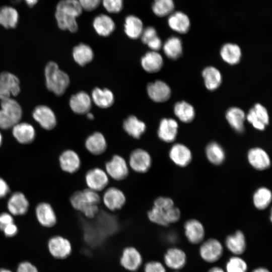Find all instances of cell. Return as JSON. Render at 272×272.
Segmentation results:
<instances>
[{
    "label": "cell",
    "instance_id": "obj_45",
    "mask_svg": "<svg viewBox=\"0 0 272 272\" xmlns=\"http://www.w3.org/2000/svg\"><path fill=\"white\" fill-rule=\"evenodd\" d=\"M101 4L109 14H118L124 7V0H101Z\"/></svg>",
    "mask_w": 272,
    "mask_h": 272
},
{
    "label": "cell",
    "instance_id": "obj_22",
    "mask_svg": "<svg viewBox=\"0 0 272 272\" xmlns=\"http://www.w3.org/2000/svg\"><path fill=\"white\" fill-rule=\"evenodd\" d=\"M12 128L14 138L20 144H31L35 138V128L29 123L19 122Z\"/></svg>",
    "mask_w": 272,
    "mask_h": 272
},
{
    "label": "cell",
    "instance_id": "obj_20",
    "mask_svg": "<svg viewBox=\"0 0 272 272\" xmlns=\"http://www.w3.org/2000/svg\"><path fill=\"white\" fill-rule=\"evenodd\" d=\"M147 90L149 97L156 102L166 101L170 97L171 93L169 86L160 80L149 83Z\"/></svg>",
    "mask_w": 272,
    "mask_h": 272
},
{
    "label": "cell",
    "instance_id": "obj_37",
    "mask_svg": "<svg viewBox=\"0 0 272 272\" xmlns=\"http://www.w3.org/2000/svg\"><path fill=\"white\" fill-rule=\"evenodd\" d=\"M206 88L211 91L217 89L220 85L222 81V77L220 72L213 66H209L205 68L202 73Z\"/></svg>",
    "mask_w": 272,
    "mask_h": 272
},
{
    "label": "cell",
    "instance_id": "obj_28",
    "mask_svg": "<svg viewBox=\"0 0 272 272\" xmlns=\"http://www.w3.org/2000/svg\"><path fill=\"white\" fill-rule=\"evenodd\" d=\"M227 249L232 253L238 255L243 253L246 248V239L244 234L240 230L228 235L225 240Z\"/></svg>",
    "mask_w": 272,
    "mask_h": 272
},
{
    "label": "cell",
    "instance_id": "obj_23",
    "mask_svg": "<svg viewBox=\"0 0 272 272\" xmlns=\"http://www.w3.org/2000/svg\"><path fill=\"white\" fill-rule=\"evenodd\" d=\"M185 235L192 244L200 243L205 237V228L202 223L196 219H190L184 225Z\"/></svg>",
    "mask_w": 272,
    "mask_h": 272
},
{
    "label": "cell",
    "instance_id": "obj_30",
    "mask_svg": "<svg viewBox=\"0 0 272 272\" xmlns=\"http://www.w3.org/2000/svg\"><path fill=\"white\" fill-rule=\"evenodd\" d=\"M168 24L171 29L181 34L187 32L190 25L188 17L180 11L173 12L169 15Z\"/></svg>",
    "mask_w": 272,
    "mask_h": 272
},
{
    "label": "cell",
    "instance_id": "obj_2",
    "mask_svg": "<svg viewBox=\"0 0 272 272\" xmlns=\"http://www.w3.org/2000/svg\"><path fill=\"white\" fill-rule=\"evenodd\" d=\"M101 198L98 192L86 188L75 192L71 196L72 207L87 219H93L99 213Z\"/></svg>",
    "mask_w": 272,
    "mask_h": 272
},
{
    "label": "cell",
    "instance_id": "obj_60",
    "mask_svg": "<svg viewBox=\"0 0 272 272\" xmlns=\"http://www.w3.org/2000/svg\"><path fill=\"white\" fill-rule=\"evenodd\" d=\"M3 143V135L0 132V147H1Z\"/></svg>",
    "mask_w": 272,
    "mask_h": 272
},
{
    "label": "cell",
    "instance_id": "obj_33",
    "mask_svg": "<svg viewBox=\"0 0 272 272\" xmlns=\"http://www.w3.org/2000/svg\"><path fill=\"white\" fill-rule=\"evenodd\" d=\"M226 118L232 128L238 133L244 130L245 113L238 107H231L226 112Z\"/></svg>",
    "mask_w": 272,
    "mask_h": 272
},
{
    "label": "cell",
    "instance_id": "obj_6",
    "mask_svg": "<svg viewBox=\"0 0 272 272\" xmlns=\"http://www.w3.org/2000/svg\"><path fill=\"white\" fill-rule=\"evenodd\" d=\"M105 171L112 179L120 181L125 179L129 174V166L124 158L114 155L105 165Z\"/></svg>",
    "mask_w": 272,
    "mask_h": 272
},
{
    "label": "cell",
    "instance_id": "obj_61",
    "mask_svg": "<svg viewBox=\"0 0 272 272\" xmlns=\"http://www.w3.org/2000/svg\"><path fill=\"white\" fill-rule=\"evenodd\" d=\"M174 272H178V271H174Z\"/></svg>",
    "mask_w": 272,
    "mask_h": 272
},
{
    "label": "cell",
    "instance_id": "obj_43",
    "mask_svg": "<svg viewBox=\"0 0 272 272\" xmlns=\"http://www.w3.org/2000/svg\"><path fill=\"white\" fill-rule=\"evenodd\" d=\"M174 7L173 0H154L151 6L154 14L159 17L170 15Z\"/></svg>",
    "mask_w": 272,
    "mask_h": 272
},
{
    "label": "cell",
    "instance_id": "obj_11",
    "mask_svg": "<svg viewBox=\"0 0 272 272\" xmlns=\"http://www.w3.org/2000/svg\"><path fill=\"white\" fill-rule=\"evenodd\" d=\"M102 199L106 208L112 212L121 209L126 200L124 192L118 188L113 186L105 190Z\"/></svg>",
    "mask_w": 272,
    "mask_h": 272
},
{
    "label": "cell",
    "instance_id": "obj_9",
    "mask_svg": "<svg viewBox=\"0 0 272 272\" xmlns=\"http://www.w3.org/2000/svg\"><path fill=\"white\" fill-rule=\"evenodd\" d=\"M109 177L105 170L95 167L86 172L85 181L88 188L98 192L104 189L108 185Z\"/></svg>",
    "mask_w": 272,
    "mask_h": 272
},
{
    "label": "cell",
    "instance_id": "obj_31",
    "mask_svg": "<svg viewBox=\"0 0 272 272\" xmlns=\"http://www.w3.org/2000/svg\"><path fill=\"white\" fill-rule=\"evenodd\" d=\"M124 131L134 139H139L146 130V125L134 115H130L123 123Z\"/></svg>",
    "mask_w": 272,
    "mask_h": 272
},
{
    "label": "cell",
    "instance_id": "obj_48",
    "mask_svg": "<svg viewBox=\"0 0 272 272\" xmlns=\"http://www.w3.org/2000/svg\"><path fill=\"white\" fill-rule=\"evenodd\" d=\"M83 11L92 12L101 4V0H77Z\"/></svg>",
    "mask_w": 272,
    "mask_h": 272
},
{
    "label": "cell",
    "instance_id": "obj_38",
    "mask_svg": "<svg viewBox=\"0 0 272 272\" xmlns=\"http://www.w3.org/2000/svg\"><path fill=\"white\" fill-rule=\"evenodd\" d=\"M220 54L223 59L230 64L239 62L241 56L240 47L236 44L227 43L221 48Z\"/></svg>",
    "mask_w": 272,
    "mask_h": 272
},
{
    "label": "cell",
    "instance_id": "obj_3",
    "mask_svg": "<svg viewBox=\"0 0 272 272\" xmlns=\"http://www.w3.org/2000/svg\"><path fill=\"white\" fill-rule=\"evenodd\" d=\"M47 88L57 96L64 94L70 84L68 75L59 69L56 63L49 62L44 70Z\"/></svg>",
    "mask_w": 272,
    "mask_h": 272
},
{
    "label": "cell",
    "instance_id": "obj_10",
    "mask_svg": "<svg viewBox=\"0 0 272 272\" xmlns=\"http://www.w3.org/2000/svg\"><path fill=\"white\" fill-rule=\"evenodd\" d=\"M20 92V81L15 75L6 72L0 74L1 100L16 96Z\"/></svg>",
    "mask_w": 272,
    "mask_h": 272
},
{
    "label": "cell",
    "instance_id": "obj_19",
    "mask_svg": "<svg viewBox=\"0 0 272 272\" xmlns=\"http://www.w3.org/2000/svg\"><path fill=\"white\" fill-rule=\"evenodd\" d=\"M35 214L38 222L45 227H52L56 223L55 213L48 202L39 203L35 208Z\"/></svg>",
    "mask_w": 272,
    "mask_h": 272
},
{
    "label": "cell",
    "instance_id": "obj_51",
    "mask_svg": "<svg viewBox=\"0 0 272 272\" xmlns=\"http://www.w3.org/2000/svg\"><path fill=\"white\" fill-rule=\"evenodd\" d=\"M17 272H38L37 268L28 261L22 262L19 264Z\"/></svg>",
    "mask_w": 272,
    "mask_h": 272
},
{
    "label": "cell",
    "instance_id": "obj_24",
    "mask_svg": "<svg viewBox=\"0 0 272 272\" xmlns=\"http://www.w3.org/2000/svg\"><path fill=\"white\" fill-rule=\"evenodd\" d=\"M92 25L95 32L100 36L107 37L115 30V23L107 14H99L94 17Z\"/></svg>",
    "mask_w": 272,
    "mask_h": 272
},
{
    "label": "cell",
    "instance_id": "obj_32",
    "mask_svg": "<svg viewBox=\"0 0 272 272\" xmlns=\"http://www.w3.org/2000/svg\"><path fill=\"white\" fill-rule=\"evenodd\" d=\"M141 65L145 71L153 73L159 71L163 64L162 56L157 51L147 52L141 59Z\"/></svg>",
    "mask_w": 272,
    "mask_h": 272
},
{
    "label": "cell",
    "instance_id": "obj_27",
    "mask_svg": "<svg viewBox=\"0 0 272 272\" xmlns=\"http://www.w3.org/2000/svg\"><path fill=\"white\" fill-rule=\"evenodd\" d=\"M69 104L74 112L79 114H87L91 108L92 99L86 92L81 91L70 98Z\"/></svg>",
    "mask_w": 272,
    "mask_h": 272
},
{
    "label": "cell",
    "instance_id": "obj_52",
    "mask_svg": "<svg viewBox=\"0 0 272 272\" xmlns=\"http://www.w3.org/2000/svg\"><path fill=\"white\" fill-rule=\"evenodd\" d=\"M7 237H13L18 233L17 226L14 223L10 224L6 226L2 230Z\"/></svg>",
    "mask_w": 272,
    "mask_h": 272
},
{
    "label": "cell",
    "instance_id": "obj_4",
    "mask_svg": "<svg viewBox=\"0 0 272 272\" xmlns=\"http://www.w3.org/2000/svg\"><path fill=\"white\" fill-rule=\"evenodd\" d=\"M0 109V128L7 129L12 128L19 122L22 110L19 103L9 98L1 100Z\"/></svg>",
    "mask_w": 272,
    "mask_h": 272
},
{
    "label": "cell",
    "instance_id": "obj_21",
    "mask_svg": "<svg viewBox=\"0 0 272 272\" xmlns=\"http://www.w3.org/2000/svg\"><path fill=\"white\" fill-rule=\"evenodd\" d=\"M247 159L251 166L258 170H265L270 165L268 154L261 148L255 147L250 149L247 153Z\"/></svg>",
    "mask_w": 272,
    "mask_h": 272
},
{
    "label": "cell",
    "instance_id": "obj_35",
    "mask_svg": "<svg viewBox=\"0 0 272 272\" xmlns=\"http://www.w3.org/2000/svg\"><path fill=\"white\" fill-rule=\"evenodd\" d=\"M19 18V13L14 8L4 6L0 9V24L5 28H15Z\"/></svg>",
    "mask_w": 272,
    "mask_h": 272
},
{
    "label": "cell",
    "instance_id": "obj_36",
    "mask_svg": "<svg viewBox=\"0 0 272 272\" xmlns=\"http://www.w3.org/2000/svg\"><path fill=\"white\" fill-rule=\"evenodd\" d=\"M74 60L79 65L84 66L91 62L94 57L93 50L89 45L80 43L73 50Z\"/></svg>",
    "mask_w": 272,
    "mask_h": 272
},
{
    "label": "cell",
    "instance_id": "obj_12",
    "mask_svg": "<svg viewBox=\"0 0 272 272\" xmlns=\"http://www.w3.org/2000/svg\"><path fill=\"white\" fill-rule=\"evenodd\" d=\"M162 261L166 268L178 270L185 265L186 255L184 251L180 248L170 247L164 252Z\"/></svg>",
    "mask_w": 272,
    "mask_h": 272
},
{
    "label": "cell",
    "instance_id": "obj_25",
    "mask_svg": "<svg viewBox=\"0 0 272 272\" xmlns=\"http://www.w3.org/2000/svg\"><path fill=\"white\" fill-rule=\"evenodd\" d=\"M178 125L172 118H163L159 124L157 134L159 138L165 143L173 142L176 139Z\"/></svg>",
    "mask_w": 272,
    "mask_h": 272
},
{
    "label": "cell",
    "instance_id": "obj_16",
    "mask_svg": "<svg viewBox=\"0 0 272 272\" xmlns=\"http://www.w3.org/2000/svg\"><path fill=\"white\" fill-rule=\"evenodd\" d=\"M29 207V201L25 195L20 191L13 193L7 202V208L13 216H22L26 214Z\"/></svg>",
    "mask_w": 272,
    "mask_h": 272
},
{
    "label": "cell",
    "instance_id": "obj_1",
    "mask_svg": "<svg viewBox=\"0 0 272 272\" xmlns=\"http://www.w3.org/2000/svg\"><path fill=\"white\" fill-rule=\"evenodd\" d=\"M83 11L77 0H60L57 3L55 18L58 27L62 30L75 33L78 30L77 18Z\"/></svg>",
    "mask_w": 272,
    "mask_h": 272
},
{
    "label": "cell",
    "instance_id": "obj_41",
    "mask_svg": "<svg viewBox=\"0 0 272 272\" xmlns=\"http://www.w3.org/2000/svg\"><path fill=\"white\" fill-rule=\"evenodd\" d=\"M174 112L175 115L185 123L191 122L195 116V111L192 106L183 101L175 104Z\"/></svg>",
    "mask_w": 272,
    "mask_h": 272
},
{
    "label": "cell",
    "instance_id": "obj_17",
    "mask_svg": "<svg viewBox=\"0 0 272 272\" xmlns=\"http://www.w3.org/2000/svg\"><path fill=\"white\" fill-rule=\"evenodd\" d=\"M248 121L259 130H263L269 123V117L265 108L257 103L251 108L246 116Z\"/></svg>",
    "mask_w": 272,
    "mask_h": 272
},
{
    "label": "cell",
    "instance_id": "obj_54",
    "mask_svg": "<svg viewBox=\"0 0 272 272\" xmlns=\"http://www.w3.org/2000/svg\"><path fill=\"white\" fill-rule=\"evenodd\" d=\"M10 192V187L4 179L0 177V199L5 197Z\"/></svg>",
    "mask_w": 272,
    "mask_h": 272
},
{
    "label": "cell",
    "instance_id": "obj_59",
    "mask_svg": "<svg viewBox=\"0 0 272 272\" xmlns=\"http://www.w3.org/2000/svg\"><path fill=\"white\" fill-rule=\"evenodd\" d=\"M0 272H12L10 270L5 269V268H1Z\"/></svg>",
    "mask_w": 272,
    "mask_h": 272
},
{
    "label": "cell",
    "instance_id": "obj_46",
    "mask_svg": "<svg viewBox=\"0 0 272 272\" xmlns=\"http://www.w3.org/2000/svg\"><path fill=\"white\" fill-rule=\"evenodd\" d=\"M143 272H167V269L162 261L151 260L142 265Z\"/></svg>",
    "mask_w": 272,
    "mask_h": 272
},
{
    "label": "cell",
    "instance_id": "obj_53",
    "mask_svg": "<svg viewBox=\"0 0 272 272\" xmlns=\"http://www.w3.org/2000/svg\"><path fill=\"white\" fill-rule=\"evenodd\" d=\"M147 45L152 51H157L161 48L162 41L161 39L157 36L148 42Z\"/></svg>",
    "mask_w": 272,
    "mask_h": 272
},
{
    "label": "cell",
    "instance_id": "obj_44",
    "mask_svg": "<svg viewBox=\"0 0 272 272\" xmlns=\"http://www.w3.org/2000/svg\"><path fill=\"white\" fill-rule=\"evenodd\" d=\"M227 272H246L247 264L241 257L235 256L231 257L226 264Z\"/></svg>",
    "mask_w": 272,
    "mask_h": 272
},
{
    "label": "cell",
    "instance_id": "obj_40",
    "mask_svg": "<svg viewBox=\"0 0 272 272\" xmlns=\"http://www.w3.org/2000/svg\"><path fill=\"white\" fill-rule=\"evenodd\" d=\"M163 50L168 58L172 59L178 58L182 53L181 41L177 37H170L165 42Z\"/></svg>",
    "mask_w": 272,
    "mask_h": 272
},
{
    "label": "cell",
    "instance_id": "obj_8",
    "mask_svg": "<svg viewBox=\"0 0 272 272\" xmlns=\"http://www.w3.org/2000/svg\"><path fill=\"white\" fill-rule=\"evenodd\" d=\"M152 158L146 150L138 148L133 150L129 157L128 166L134 172L145 173L152 165Z\"/></svg>",
    "mask_w": 272,
    "mask_h": 272
},
{
    "label": "cell",
    "instance_id": "obj_50",
    "mask_svg": "<svg viewBox=\"0 0 272 272\" xmlns=\"http://www.w3.org/2000/svg\"><path fill=\"white\" fill-rule=\"evenodd\" d=\"M14 223L13 215L10 213L4 212L0 214V230H3V228L7 225Z\"/></svg>",
    "mask_w": 272,
    "mask_h": 272
},
{
    "label": "cell",
    "instance_id": "obj_13",
    "mask_svg": "<svg viewBox=\"0 0 272 272\" xmlns=\"http://www.w3.org/2000/svg\"><path fill=\"white\" fill-rule=\"evenodd\" d=\"M223 253L222 243L217 239L210 238L203 242L199 248V254L203 260L214 262L219 260Z\"/></svg>",
    "mask_w": 272,
    "mask_h": 272
},
{
    "label": "cell",
    "instance_id": "obj_39",
    "mask_svg": "<svg viewBox=\"0 0 272 272\" xmlns=\"http://www.w3.org/2000/svg\"><path fill=\"white\" fill-rule=\"evenodd\" d=\"M206 155L208 160L214 165H220L225 159V152L218 143L213 142L209 143L206 148Z\"/></svg>",
    "mask_w": 272,
    "mask_h": 272
},
{
    "label": "cell",
    "instance_id": "obj_58",
    "mask_svg": "<svg viewBox=\"0 0 272 272\" xmlns=\"http://www.w3.org/2000/svg\"><path fill=\"white\" fill-rule=\"evenodd\" d=\"M87 115L88 118L90 119H93L94 118L93 114L89 112L87 113Z\"/></svg>",
    "mask_w": 272,
    "mask_h": 272
},
{
    "label": "cell",
    "instance_id": "obj_56",
    "mask_svg": "<svg viewBox=\"0 0 272 272\" xmlns=\"http://www.w3.org/2000/svg\"><path fill=\"white\" fill-rule=\"evenodd\" d=\"M208 272H225V271L221 267L215 266L210 269Z\"/></svg>",
    "mask_w": 272,
    "mask_h": 272
},
{
    "label": "cell",
    "instance_id": "obj_42",
    "mask_svg": "<svg viewBox=\"0 0 272 272\" xmlns=\"http://www.w3.org/2000/svg\"><path fill=\"white\" fill-rule=\"evenodd\" d=\"M252 199L256 209L259 210H264L268 207L271 201V192L266 187H259L254 193Z\"/></svg>",
    "mask_w": 272,
    "mask_h": 272
},
{
    "label": "cell",
    "instance_id": "obj_29",
    "mask_svg": "<svg viewBox=\"0 0 272 272\" xmlns=\"http://www.w3.org/2000/svg\"><path fill=\"white\" fill-rule=\"evenodd\" d=\"M144 30L142 20L134 15H128L124 19V31L128 37L137 39L141 37Z\"/></svg>",
    "mask_w": 272,
    "mask_h": 272
},
{
    "label": "cell",
    "instance_id": "obj_18",
    "mask_svg": "<svg viewBox=\"0 0 272 272\" xmlns=\"http://www.w3.org/2000/svg\"><path fill=\"white\" fill-rule=\"evenodd\" d=\"M171 160L176 165L184 167L191 161L192 153L185 145L177 143L173 145L169 152Z\"/></svg>",
    "mask_w": 272,
    "mask_h": 272
},
{
    "label": "cell",
    "instance_id": "obj_7",
    "mask_svg": "<svg viewBox=\"0 0 272 272\" xmlns=\"http://www.w3.org/2000/svg\"><path fill=\"white\" fill-rule=\"evenodd\" d=\"M48 247L51 255L59 260L68 258L73 251L72 244L70 239L61 235L51 238L48 241Z\"/></svg>",
    "mask_w": 272,
    "mask_h": 272
},
{
    "label": "cell",
    "instance_id": "obj_49",
    "mask_svg": "<svg viewBox=\"0 0 272 272\" xmlns=\"http://www.w3.org/2000/svg\"><path fill=\"white\" fill-rule=\"evenodd\" d=\"M157 36V33L156 29L153 26H148L144 28L140 37L142 42L147 44L148 42Z\"/></svg>",
    "mask_w": 272,
    "mask_h": 272
},
{
    "label": "cell",
    "instance_id": "obj_55",
    "mask_svg": "<svg viewBox=\"0 0 272 272\" xmlns=\"http://www.w3.org/2000/svg\"><path fill=\"white\" fill-rule=\"evenodd\" d=\"M26 4L31 7L35 6L38 2L39 0H24Z\"/></svg>",
    "mask_w": 272,
    "mask_h": 272
},
{
    "label": "cell",
    "instance_id": "obj_47",
    "mask_svg": "<svg viewBox=\"0 0 272 272\" xmlns=\"http://www.w3.org/2000/svg\"><path fill=\"white\" fill-rule=\"evenodd\" d=\"M153 206L163 210H168L174 207V203L172 199L170 197L159 196L154 200Z\"/></svg>",
    "mask_w": 272,
    "mask_h": 272
},
{
    "label": "cell",
    "instance_id": "obj_5",
    "mask_svg": "<svg viewBox=\"0 0 272 272\" xmlns=\"http://www.w3.org/2000/svg\"><path fill=\"white\" fill-rule=\"evenodd\" d=\"M119 262L124 269L135 272L142 267L144 260L141 252L137 248L127 246L121 251Z\"/></svg>",
    "mask_w": 272,
    "mask_h": 272
},
{
    "label": "cell",
    "instance_id": "obj_57",
    "mask_svg": "<svg viewBox=\"0 0 272 272\" xmlns=\"http://www.w3.org/2000/svg\"><path fill=\"white\" fill-rule=\"evenodd\" d=\"M252 272H270L269 270L262 267H260L254 269Z\"/></svg>",
    "mask_w": 272,
    "mask_h": 272
},
{
    "label": "cell",
    "instance_id": "obj_14",
    "mask_svg": "<svg viewBox=\"0 0 272 272\" xmlns=\"http://www.w3.org/2000/svg\"><path fill=\"white\" fill-rule=\"evenodd\" d=\"M32 116L40 126L46 130H51L56 124V118L53 111L48 106L39 105L34 110Z\"/></svg>",
    "mask_w": 272,
    "mask_h": 272
},
{
    "label": "cell",
    "instance_id": "obj_34",
    "mask_svg": "<svg viewBox=\"0 0 272 272\" xmlns=\"http://www.w3.org/2000/svg\"><path fill=\"white\" fill-rule=\"evenodd\" d=\"M91 99L98 107L107 108L114 103V97L111 91L108 89L96 88L92 92Z\"/></svg>",
    "mask_w": 272,
    "mask_h": 272
},
{
    "label": "cell",
    "instance_id": "obj_15",
    "mask_svg": "<svg viewBox=\"0 0 272 272\" xmlns=\"http://www.w3.org/2000/svg\"><path fill=\"white\" fill-rule=\"evenodd\" d=\"M59 164L61 169L72 174L78 171L81 166V159L78 154L71 149L63 151L59 157Z\"/></svg>",
    "mask_w": 272,
    "mask_h": 272
},
{
    "label": "cell",
    "instance_id": "obj_26",
    "mask_svg": "<svg viewBox=\"0 0 272 272\" xmlns=\"http://www.w3.org/2000/svg\"><path fill=\"white\" fill-rule=\"evenodd\" d=\"M85 147L91 154L100 155L106 151L107 143L106 138L101 132L96 131L86 138Z\"/></svg>",
    "mask_w": 272,
    "mask_h": 272
}]
</instances>
